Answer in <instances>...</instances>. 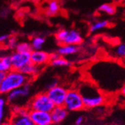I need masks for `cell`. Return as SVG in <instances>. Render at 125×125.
<instances>
[{"instance_id":"6da1fadb","label":"cell","mask_w":125,"mask_h":125,"mask_svg":"<svg viewBox=\"0 0 125 125\" xmlns=\"http://www.w3.org/2000/svg\"><path fill=\"white\" fill-rule=\"evenodd\" d=\"M77 90L82 97L84 108H98L104 105L106 101L102 91L92 82H83L80 84Z\"/></svg>"},{"instance_id":"7a4b0ae2","label":"cell","mask_w":125,"mask_h":125,"mask_svg":"<svg viewBox=\"0 0 125 125\" xmlns=\"http://www.w3.org/2000/svg\"><path fill=\"white\" fill-rule=\"evenodd\" d=\"M31 79L20 70H11L5 73L0 87V94L6 95L9 92L29 83Z\"/></svg>"},{"instance_id":"3957f363","label":"cell","mask_w":125,"mask_h":125,"mask_svg":"<svg viewBox=\"0 0 125 125\" xmlns=\"http://www.w3.org/2000/svg\"><path fill=\"white\" fill-rule=\"evenodd\" d=\"M26 107L29 109V111L35 110L51 112L55 106L52 102L46 92H41L33 97L28 102Z\"/></svg>"},{"instance_id":"277c9868","label":"cell","mask_w":125,"mask_h":125,"mask_svg":"<svg viewBox=\"0 0 125 125\" xmlns=\"http://www.w3.org/2000/svg\"><path fill=\"white\" fill-rule=\"evenodd\" d=\"M55 39L60 45L78 46L83 41L80 32L76 29H60L55 34Z\"/></svg>"},{"instance_id":"5b68a950","label":"cell","mask_w":125,"mask_h":125,"mask_svg":"<svg viewBox=\"0 0 125 125\" xmlns=\"http://www.w3.org/2000/svg\"><path fill=\"white\" fill-rule=\"evenodd\" d=\"M12 115L9 120L11 125H34L29 114V109L18 105L11 106Z\"/></svg>"},{"instance_id":"8992f818","label":"cell","mask_w":125,"mask_h":125,"mask_svg":"<svg viewBox=\"0 0 125 125\" xmlns=\"http://www.w3.org/2000/svg\"><path fill=\"white\" fill-rule=\"evenodd\" d=\"M63 106L69 112L81 111L84 108L82 97L77 89H70L68 91Z\"/></svg>"},{"instance_id":"52a82bcc","label":"cell","mask_w":125,"mask_h":125,"mask_svg":"<svg viewBox=\"0 0 125 125\" xmlns=\"http://www.w3.org/2000/svg\"><path fill=\"white\" fill-rule=\"evenodd\" d=\"M30 91H31V85L29 83L20 88L15 89L9 92L5 96L8 103L10 106L18 105V103L20 101L26 99L29 96Z\"/></svg>"},{"instance_id":"ba28073f","label":"cell","mask_w":125,"mask_h":125,"mask_svg":"<svg viewBox=\"0 0 125 125\" xmlns=\"http://www.w3.org/2000/svg\"><path fill=\"white\" fill-rule=\"evenodd\" d=\"M68 90L62 85H57L56 86L48 89L46 91L49 97L55 106H63L67 95Z\"/></svg>"},{"instance_id":"9c48e42d","label":"cell","mask_w":125,"mask_h":125,"mask_svg":"<svg viewBox=\"0 0 125 125\" xmlns=\"http://www.w3.org/2000/svg\"><path fill=\"white\" fill-rule=\"evenodd\" d=\"M13 70H21L24 67L31 63V53H20L15 51L10 55Z\"/></svg>"},{"instance_id":"30bf717a","label":"cell","mask_w":125,"mask_h":125,"mask_svg":"<svg viewBox=\"0 0 125 125\" xmlns=\"http://www.w3.org/2000/svg\"><path fill=\"white\" fill-rule=\"evenodd\" d=\"M29 114L34 125H52L53 124L50 112L30 110Z\"/></svg>"},{"instance_id":"8fae6325","label":"cell","mask_w":125,"mask_h":125,"mask_svg":"<svg viewBox=\"0 0 125 125\" xmlns=\"http://www.w3.org/2000/svg\"><path fill=\"white\" fill-rule=\"evenodd\" d=\"M11 115V106L8 103L6 96L0 94V125L9 121Z\"/></svg>"},{"instance_id":"7c38bea8","label":"cell","mask_w":125,"mask_h":125,"mask_svg":"<svg viewBox=\"0 0 125 125\" xmlns=\"http://www.w3.org/2000/svg\"><path fill=\"white\" fill-rule=\"evenodd\" d=\"M31 61L37 66L41 67L50 62V54L43 50H33L31 53Z\"/></svg>"},{"instance_id":"4fadbf2b","label":"cell","mask_w":125,"mask_h":125,"mask_svg":"<svg viewBox=\"0 0 125 125\" xmlns=\"http://www.w3.org/2000/svg\"><path fill=\"white\" fill-rule=\"evenodd\" d=\"M50 113L52 116V123L54 124H57L62 122L67 118L69 111L63 106H55Z\"/></svg>"},{"instance_id":"5bb4252c","label":"cell","mask_w":125,"mask_h":125,"mask_svg":"<svg viewBox=\"0 0 125 125\" xmlns=\"http://www.w3.org/2000/svg\"><path fill=\"white\" fill-rule=\"evenodd\" d=\"M79 46L76 45H60L57 53L60 56H68L76 54L79 51Z\"/></svg>"},{"instance_id":"9a60e30c","label":"cell","mask_w":125,"mask_h":125,"mask_svg":"<svg viewBox=\"0 0 125 125\" xmlns=\"http://www.w3.org/2000/svg\"><path fill=\"white\" fill-rule=\"evenodd\" d=\"M22 73L26 75L30 79L36 77L41 71V68L40 66H37L33 63H30L25 67H24L21 70Z\"/></svg>"},{"instance_id":"2e32d148","label":"cell","mask_w":125,"mask_h":125,"mask_svg":"<svg viewBox=\"0 0 125 125\" xmlns=\"http://www.w3.org/2000/svg\"><path fill=\"white\" fill-rule=\"evenodd\" d=\"M13 70L10 56H0V73H7Z\"/></svg>"},{"instance_id":"e0dca14e","label":"cell","mask_w":125,"mask_h":125,"mask_svg":"<svg viewBox=\"0 0 125 125\" xmlns=\"http://www.w3.org/2000/svg\"><path fill=\"white\" fill-rule=\"evenodd\" d=\"M60 10V5L58 0H50L46 8V14L49 17H53L57 14Z\"/></svg>"},{"instance_id":"ac0fdd59","label":"cell","mask_w":125,"mask_h":125,"mask_svg":"<svg viewBox=\"0 0 125 125\" xmlns=\"http://www.w3.org/2000/svg\"><path fill=\"white\" fill-rule=\"evenodd\" d=\"M109 24V20H99V21H96L95 23H93L90 27H89V32L91 33H94L96 32L97 31L101 30L103 28H106Z\"/></svg>"},{"instance_id":"d6986e66","label":"cell","mask_w":125,"mask_h":125,"mask_svg":"<svg viewBox=\"0 0 125 125\" xmlns=\"http://www.w3.org/2000/svg\"><path fill=\"white\" fill-rule=\"evenodd\" d=\"M51 65L54 68H66V67H70L72 65L71 62L66 59L63 57H59L57 59H54L53 61H50Z\"/></svg>"},{"instance_id":"ffe728a7","label":"cell","mask_w":125,"mask_h":125,"mask_svg":"<svg viewBox=\"0 0 125 125\" xmlns=\"http://www.w3.org/2000/svg\"><path fill=\"white\" fill-rule=\"evenodd\" d=\"M45 42V39L41 36H35L31 42V47L33 50H41Z\"/></svg>"},{"instance_id":"44dd1931","label":"cell","mask_w":125,"mask_h":125,"mask_svg":"<svg viewBox=\"0 0 125 125\" xmlns=\"http://www.w3.org/2000/svg\"><path fill=\"white\" fill-rule=\"evenodd\" d=\"M113 55L117 58L125 59V43H119L115 46L113 51Z\"/></svg>"},{"instance_id":"7402d4cb","label":"cell","mask_w":125,"mask_h":125,"mask_svg":"<svg viewBox=\"0 0 125 125\" xmlns=\"http://www.w3.org/2000/svg\"><path fill=\"white\" fill-rule=\"evenodd\" d=\"M98 10L100 13L106 14L108 15H113L116 12L115 6L113 4H109V3H105L101 5Z\"/></svg>"},{"instance_id":"603a6c76","label":"cell","mask_w":125,"mask_h":125,"mask_svg":"<svg viewBox=\"0 0 125 125\" xmlns=\"http://www.w3.org/2000/svg\"><path fill=\"white\" fill-rule=\"evenodd\" d=\"M15 50L17 52H20V53H31L33 51L31 43L28 42L19 43Z\"/></svg>"},{"instance_id":"cb8c5ba5","label":"cell","mask_w":125,"mask_h":125,"mask_svg":"<svg viewBox=\"0 0 125 125\" xmlns=\"http://www.w3.org/2000/svg\"><path fill=\"white\" fill-rule=\"evenodd\" d=\"M18 43H17V38L15 36L10 37L9 39L7 41V46L9 49H16Z\"/></svg>"},{"instance_id":"d4e9b609","label":"cell","mask_w":125,"mask_h":125,"mask_svg":"<svg viewBox=\"0 0 125 125\" xmlns=\"http://www.w3.org/2000/svg\"><path fill=\"white\" fill-rule=\"evenodd\" d=\"M83 121H84V117L81 115L77 118V119L74 122V125H83Z\"/></svg>"},{"instance_id":"484cf974","label":"cell","mask_w":125,"mask_h":125,"mask_svg":"<svg viewBox=\"0 0 125 125\" xmlns=\"http://www.w3.org/2000/svg\"><path fill=\"white\" fill-rule=\"evenodd\" d=\"M10 36L8 35H0V43H6L8 41V40L9 39Z\"/></svg>"},{"instance_id":"4316f807","label":"cell","mask_w":125,"mask_h":125,"mask_svg":"<svg viewBox=\"0 0 125 125\" xmlns=\"http://www.w3.org/2000/svg\"><path fill=\"white\" fill-rule=\"evenodd\" d=\"M59 57H60V56L57 53H54L50 54V61H53V60H54V59H57V58H58Z\"/></svg>"},{"instance_id":"83f0119b","label":"cell","mask_w":125,"mask_h":125,"mask_svg":"<svg viewBox=\"0 0 125 125\" xmlns=\"http://www.w3.org/2000/svg\"><path fill=\"white\" fill-rule=\"evenodd\" d=\"M57 85V81L56 80H53L52 83H50L48 85H47V88H48V89H50V88H52L56 86Z\"/></svg>"},{"instance_id":"f1b7e54d","label":"cell","mask_w":125,"mask_h":125,"mask_svg":"<svg viewBox=\"0 0 125 125\" xmlns=\"http://www.w3.org/2000/svg\"><path fill=\"white\" fill-rule=\"evenodd\" d=\"M5 76V73H0V87H1V85H2V80L4 79Z\"/></svg>"},{"instance_id":"f546056e","label":"cell","mask_w":125,"mask_h":125,"mask_svg":"<svg viewBox=\"0 0 125 125\" xmlns=\"http://www.w3.org/2000/svg\"><path fill=\"white\" fill-rule=\"evenodd\" d=\"M121 94H122V95H123L124 96H125V84L121 87Z\"/></svg>"},{"instance_id":"4dcf8cb0","label":"cell","mask_w":125,"mask_h":125,"mask_svg":"<svg viewBox=\"0 0 125 125\" xmlns=\"http://www.w3.org/2000/svg\"><path fill=\"white\" fill-rule=\"evenodd\" d=\"M1 125H11V124H10V122L9 121H5V122L2 123Z\"/></svg>"},{"instance_id":"1f68e13d","label":"cell","mask_w":125,"mask_h":125,"mask_svg":"<svg viewBox=\"0 0 125 125\" xmlns=\"http://www.w3.org/2000/svg\"><path fill=\"white\" fill-rule=\"evenodd\" d=\"M115 2H125V0H113Z\"/></svg>"},{"instance_id":"d6a6232c","label":"cell","mask_w":125,"mask_h":125,"mask_svg":"<svg viewBox=\"0 0 125 125\" xmlns=\"http://www.w3.org/2000/svg\"><path fill=\"white\" fill-rule=\"evenodd\" d=\"M124 68H125V59H124Z\"/></svg>"},{"instance_id":"836d02e7","label":"cell","mask_w":125,"mask_h":125,"mask_svg":"<svg viewBox=\"0 0 125 125\" xmlns=\"http://www.w3.org/2000/svg\"><path fill=\"white\" fill-rule=\"evenodd\" d=\"M49 1H50V0H49Z\"/></svg>"}]
</instances>
